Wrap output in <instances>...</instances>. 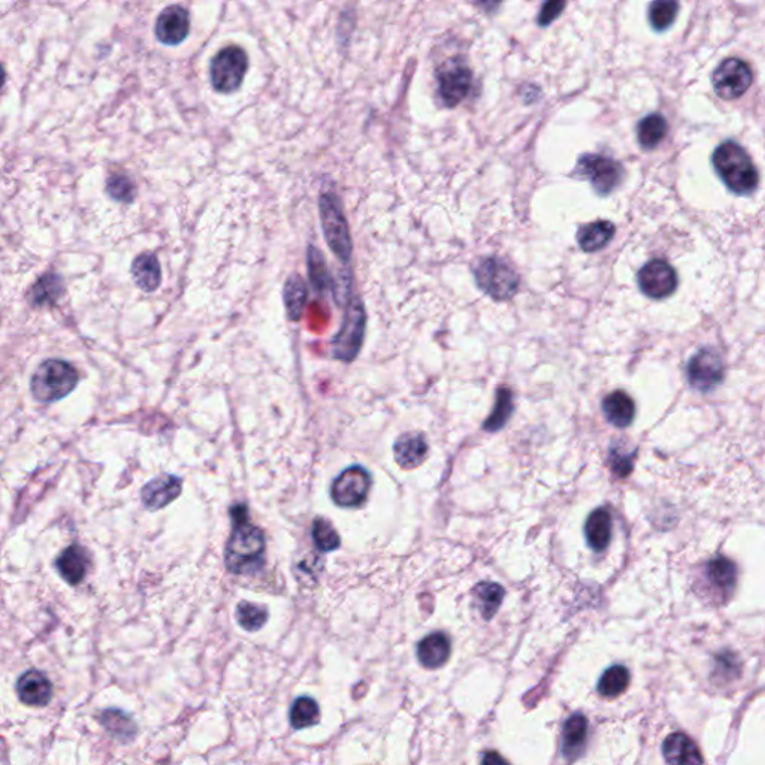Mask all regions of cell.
Masks as SVG:
<instances>
[{"instance_id": "38", "label": "cell", "mask_w": 765, "mask_h": 765, "mask_svg": "<svg viewBox=\"0 0 765 765\" xmlns=\"http://www.w3.org/2000/svg\"><path fill=\"white\" fill-rule=\"evenodd\" d=\"M107 193L117 203H131L137 197V186L127 175L113 174L107 179Z\"/></svg>"}, {"instance_id": "5", "label": "cell", "mask_w": 765, "mask_h": 765, "mask_svg": "<svg viewBox=\"0 0 765 765\" xmlns=\"http://www.w3.org/2000/svg\"><path fill=\"white\" fill-rule=\"evenodd\" d=\"M319 211L322 230L329 249L341 262H350L353 253L352 235L339 195L334 192L322 193Z\"/></svg>"}, {"instance_id": "42", "label": "cell", "mask_w": 765, "mask_h": 765, "mask_svg": "<svg viewBox=\"0 0 765 765\" xmlns=\"http://www.w3.org/2000/svg\"><path fill=\"white\" fill-rule=\"evenodd\" d=\"M482 765H510L507 761L504 760L503 756L499 755L498 752H488V753H484L483 760H482Z\"/></svg>"}, {"instance_id": "32", "label": "cell", "mask_w": 765, "mask_h": 765, "mask_svg": "<svg viewBox=\"0 0 765 765\" xmlns=\"http://www.w3.org/2000/svg\"><path fill=\"white\" fill-rule=\"evenodd\" d=\"M100 723L107 728L108 733L123 742H129L137 734V725L133 719L129 714L123 713L122 710H105L100 716Z\"/></svg>"}, {"instance_id": "37", "label": "cell", "mask_w": 765, "mask_h": 765, "mask_svg": "<svg viewBox=\"0 0 765 765\" xmlns=\"http://www.w3.org/2000/svg\"><path fill=\"white\" fill-rule=\"evenodd\" d=\"M311 536H313V541L317 546V549L322 550V552H334L341 545V538H339V532L335 530L332 523L326 519H322V517L315 519V523H313Z\"/></svg>"}, {"instance_id": "19", "label": "cell", "mask_w": 765, "mask_h": 765, "mask_svg": "<svg viewBox=\"0 0 765 765\" xmlns=\"http://www.w3.org/2000/svg\"><path fill=\"white\" fill-rule=\"evenodd\" d=\"M662 755L668 765H703L700 749L683 733L670 734L664 740Z\"/></svg>"}, {"instance_id": "13", "label": "cell", "mask_w": 765, "mask_h": 765, "mask_svg": "<svg viewBox=\"0 0 765 765\" xmlns=\"http://www.w3.org/2000/svg\"><path fill=\"white\" fill-rule=\"evenodd\" d=\"M637 282L644 295L652 299H664L676 291L677 274L670 263L655 259L640 269Z\"/></svg>"}, {"instance_id": "17", "label": "cell", "mask_w": 765, "mask_h": 765, "mask_svg": "<svg viewBox=\"0 0 765 765\" xmlns=\"http://www.w3.org/2000/svg\"><path fill=\"white\" fill-rule=\"evenodd\" d=\"M15 688L21 703L30 707H44L52 701V681L39 670H28L21 674Z\"/></svg>"}, {"instance_id": "36", "label": "cell", "mask_w": 765, "mask_h": 765, "mask_svg": "<svg viewBox=\"0 0 765 765\" xmlns=\"http://www.w3.org/2000/svg\"><path fill=\"white\" fill-rule=\"evenodd\" d=\"M236 620H238L241 628L254 633L267 624L268 610L265 607L253 604V602H243L236 607Z\"/></svg>"}, {"instance_id": "4", "label": "cell", "mask_w": 765, "mask_h": 765, "mask_svg": "<svg viewBox=\"0 0 765 765\" xmlns=\"http://www.w3.org/2000/svg\"><path fill=\"white\" fill-rule=\"evenodd\" d=\"M475 284L484 295L493 301L504 302L512 299L521 287V277L512 265L498 258L484 256L473 265Z\"/></svg>"}, {"instance_id": "12", "label": "cell", "mask_w": 765, "mask_h": 765, "mask_svg": "<svg viewBox=\"0 0 765 765\" xmlns=\"http://www.w3.org/2000/svg\"><path fill=\"white\" fill-rule=\"evenodd\" d=\"M725 368L722 357L713 348H703L690 357L688 379L694 389L710 392L723 380Z\"/></svg>"}, {"instance_id": "39", "label": "cell", "mask_w": 765, "mask_h": 765, "mask_svg": "<svg viewBox=\"0 0 765 765\" xmlns=\"http://www.w3.org/2000/svg\"><path fill=\"white\" fill-rule=\"evenodd\" d=\"M679 12V5L676 2H653L649 8V23L657 32H662L670 28Z\"/></svg>"}, {"instance_id": "40", "label": "cell", "mask_w": 765, "mask_h": 765, "mask_svg": "<svg viewBox=\"0 0 765 765\" xmlns=\"http://www.w3.org/2000/svg\"><path fill=\"white\" fill-rule=\"evenodd\" d=\"M633 459H634V453L626 455V453H622L619 449H615V447L611 449L610 456H609L611 470H613L616 475H619V477H626L633 471V466H634Z\"/></svg>"}, {"instance_id": "33", "label": "cell", "mask_w": 765, "mask_h": 765, "mask_svg": "<svg viewBox=\"0 0 765 765\" xmlns=\"http://www.w3.org/2000/svg\"><path fill=\"white\" fill-rule=\"evenodd\" d=\"M307 262H308V275H310V282L315 291H326V289H334V282L331 280V275H329L324 256L320 253L319 249H315V245H310V247H308Z\"/></svg>"}, {"instance_id": "30", "label": "cell", "mask_w": 765, "mask_h": 765, "mask_svg": "<svg viewBox=\"0 0 765 765\" xmlns=\"http://www.w3.org/2000/svg\"><path fill=\"white\" fill-rule=\"evenodd\" d=\"M63 293V283L56 274H45L35 283L30 291V302L33 306L43 307L54 304Z\"/></svg>"}, {"instance_id": "6", "label": "cell", "mask_w": 765, "mask_h": 765, "mask_svg": "<svg viewBox=\"0 0 765 765\" xmlns=\"http://www.w3.org/2000/svg\"><path fill=\"white\" fill-rule=\"evenodd\" d=\"M437 94L446 108H456L470 98L474 74L462 57H451L437 69Z\"/></svg>"}, {"instance_id": "16", "label": "cell", "mask_w": 765, "mask_h": 765, "mask_svg": "<svg viewBox=\"0 0 765 765\" xmlns=\"http://www.w3.org/2000/svg\"><path fill=\"white\" fill-rule=\"evenodd\" d=\"M705 578L718 600L727 602L737 583V567L731 559L716 556L705 565Z\"/></svg>"}, {"instance_id": "28", "label": "cell", "mask_w": 765, "mask_h": 765, "mask_svg": "<svg viewBox=\"0 0 765 765\" xmlns=\"http://www.w3.org/2000/svg\"><path fill=\"white\" fill-rule=\"evenodd\" d=\"M587 737V719L580 713H574L563 725V755L573 760L580 755Z\"/></svg>"}, {"instance_id": "25", "label": "cell", "mask_w": 765, "mask_h": 765, "mask_svg": "<svg viewBox=\"0 0 765 765\" xmlns=\"http://www.w3.org/2000/svg\"><path fill=\"white\" fill-rule=\"evenodd\" d=\"M418 661L426 668H438L450 657V640L442 633L427 635L418 643Z\"/></svg>"}, {"instance_id": "8", "label": "cell", "mask_w": 765, "mask_h": 765, "mask_svg": "<svg viewBox=\"0 0 765 765\" xmlns=\"http://www.w3.org/2000/svg\"><path fill=\"white\" fill-rule=\"evenodd\" d=\"M367 315L361 299L353 296L344 311L343 323L332 339V356L339 361L352 362L363 343Z\"/></svg>"}, {"instance_id": "26", "label": "cell", "mask_w": 765, "mask_h": 765, "mask_svg": "<svg viewBox=\"0 0 765 765\" xmlns=\"http://www.w3.org/2000/svg\"><path fill=\"white\" fill-rule=\"evenodd\" d=\"M283 299H284V307H286L287 317L291 322H298L301 319L304 308H306L307 299H308V287L304 278L298 274H293L287 278L283 289Z\"/></svg>"}, {"instance_id": "22", "label": "cell", "mask_w": 765, "mask_h": 765, "mask_svg": "<svg viewBox=\"0 0 765 765\" xmlns=\"http://www.w3.org/2000/svg\"><path fill=\"white\" fill-rule=\"evenodd\" d=\"M131 278L141 291L151 293L162 284V268L155 253H141L131 262Z\"/></svg>"}, {"instance_id": "18", "label": "cell", "mask_w": 765, "mask_h": 765, "mask_svg": "<svg viewBox=\"0 0 765 765\" xmlns=\"http://www.w3.org/2000/svg\"><path fill=\"white\" fill-rule=\"evenodd\" d=\"M427 449L425 435L418 432H407L394 442V460L402 470H414L426 459Z\"/></svg>"}, {"instance_id": "27", "label": "cell", "mask_w": 765, "mask_h": 765, "mask_svg": "<svg viewBox=\"0 0 765 765\" xmlns=\"http://www.w3.org/2000/svg\"><path fill=\"white\" fill-rule=\"evenodd\" d=\"M473 596L482 618L490 620L503 604L506 589L498 583L480 582L473 589Z\"/></svg>"}, {"instance_id": "23", "label": "cell", "mask_w": 765, "mask_h": 765, "mask_svg": "<svg viewBox=\"0 0 765 765\" xmlns=\"http://www.w3.org/2000/svg\"><path fill=\"white\" fill-rule=\"evenodd\" d=\"M602 413L613 426H629L635 418L634 401L628 394L616 390L602 401Z\"/></svg>"}, {"instance_id": "15", "label": "cell", "mask_w": 765, "mask_h": 765, "mask_svg": "<svg viewBox=\"0 0 765 765\" xmlns=\"http://www.w3.org/2000/svg\"><path fill=\"white\" fill-rule=\"evenodd\" d=\"M181 488L183 482L177 475H159L142 488V504L148 510H162L179 497Z\"/></svg>"}, {"instance_id": "31", "label": "cell", "mask_w": 765, "mask_h": 765, "mask_svg": "<svg viewBox=\"0 0 765 765\" xmlns=\"http://www.w3.org/2000/svg\"><path fill=\"white\" fill-rule=\"evenodd\" d=\"M513 410H514V404H513L512 390L510 387H499L492 414L483 423L484 431H501L507 425L508 418H512Z\"/></svg>"}, {"instance_id": "41", "label": "cell", "mask_w": 765, "mask_h": 765, "mask_svg": "<svg viewBox=\"0 0 765 765\" xmlns=\"http://www.w3.org/2000/svg\"><path fill=\"white\" fill-rule=\"evenodd\" d=\"M567 6L565 2H558V0H554V2H546L541 5L540 14H538V26L540 28H547L550 24L554 23V20L558 19L559 15L562 14L563 8Z\"/></svg>"}, {"instance_id": "20", "label": "cell", "mask_w": 765, "mask_h": 765, "mask_svg": "<svg viewBox=\"0 0 765 765\" xmlns=\"http://www.w3.org/2000/svg\"><path fill=\"white\" fill-rule=\"evenodd\" d=\"M89 567V556L78 545L69 546L68 549L63 550L56 561L57 571L69 585H80L87 576Z\"/></svg>"}, {"instance_id": "3", "label": "cell", "mask_w": 765, "mask_h": 765, "mask_svg": "<svg viewBox=\"0 0 765 765\" xmlns=\"http://www.w3.org/2000/svg\"><path fill=\"white\" fill-rule=\"evenodd\" d=\"M78 380V371L69 362L48 359L33 372L30 392L39 402H56L71 394Z\"/></svg>"}, {"instance_id": "9", "label": "cell", "mask_w": 765, "mask_h": 765, "mask_svg": "<svg viewBox=\"0 0 765 765\" xmlns=\"http://www.w3.org/2000/svg\"><path fill=\"white\" fill-rule=\"evenodd\" d=\"M574 174L587 179L596 195L607 196L622 183L624 166L607 155H583L578 157Z\"/></svg>"}, {"instance_id": "7", "label": "cell", "mask_w": 765, "mask_h": 765, "mask_svg": "<svg viewBox=\"0 0 765 765\" xmlns=\"http://www.w3.org/2000/svg\"><path fill=\"white\" fill-rule=\"evenodd\" d=\"M249 71V56L241 47L221 48L210 63V80L217 93H235Z\"/></svg>"}, {"instance_id": "11", "label": "cell", "mask_w": 765, "mask_h": 765, "mask_svg": "<svg viewBox=\"0 0 765 765\" xmlns=\"http://www.w3.org/2000/svg\"><path fill=\"white\" fill-rule=\"evenodd\" d=\"M751 66L740 59H727L713 74L714 92L722 99H737L752 85Z\"/></svg>"}, {"instance_id": "1", "label": "cell", "mask_w": 765, "mask_h": 765, "mask_svg": "<svg viewBox=\"0 0 765 765\" xmlns=\"http://www.w3.org/2000/svg\"><path fill=\"white\" fill-rule=\"evenodd\" d=\"M232 534L226 547V569L232 574H251L265 563V537L258 526L249 522L244 506H236L230 512Z\"/></svg>"}, {"instance_id": "2", "label": "cell", "mask_w": 765, "mask_h": 765, "mask_svg": "<svg viewBox=\"0 0 765 765\" xmlns=\"http://www.w3.org/2000/svg\"><path fill=\"white\" fill-rule=\"evenodd\" d=\"M713 166L731 192L751 195L758 187V171L746 151L736 142H723L714 150Z\"/></svg>"}, {"instance_id": "29", "label": "cell", "mask_w": 765, "mask_h": 765, "mask_svg": "<svg viewBox=\"0 0 765 765\" xmlns=\"http://www.w3.org/2000/svg\"><path fill=\"white\" fill-rule=\"evenodd\" d=\"M668 131V124L661 114H650L641 118L637 126V138L644 150H653L661 144Z\"/></svg>"}, {"instance_id": "34", "label": "cell", "mask_w": 765, "mask_h": 765, "mask_svg": "<svg viewBox=\"0 0 765 765\" xmlns=\"http://www.w3.org/2000/svg\"><path fill=\"white\" fill-rule=\"evenodd\" d=\"M320 709L319 705L310 697H299L296 698L295 703L291 705V723L295 729H304V728L313 727L319 722Z\"/></svg>"}, {"instance_id": "10", "label": "cell", "mask_w": 765, "mask_h": 765, "mask_svg": "<svg viewBox=\"0 0 765 765\" xmlns=\"http://www.w3.org/2000/svg\"><path fill=\"white\" fill-rule=\"evenodd\" d=\"M372 479L363 466L355 465L335 479L331 488V497L339 507L355 508L365 503Z\"/></svg>"}, {"instance_id": "14", "label": "cell", "mask_w": 765, "mask_h": 765, "mask_svg": "<svg viewBox=\"0 0 765 765\" xmlns=\"http://www.w3.org/2000/svg\"><path fill=\"white\" fill-rule=\"evenodd\" d=\"M188 33H190V14L184 6H168L155 20V38L163 45L177 47L187 39Z\"/></svg>"}, {"instance_id": "24", "label": "cell", "mask_w": 765, "mask_h": 765, "mask_svg": "<svg viewBox=\"0 0 765 765\" xmlns=\"http://www.w3.org/2000/svg\"><path fill=\"white\" fill-rule=\"evenodd\" d=\"M616 227L611 221L596 220L578 230V244L585 253H596L604 249L615 236Z\"/></svg>"}, {"instance_id": "35", "label": "cell", "mask_w": 765, "mask_h": 765, "mask_svg": "<svg viewBox=\"0 0 765 765\" xmlns=\"http://www.w3.org/2000/svg\"><path fill=\"white\" fill-rule=\"evenodd\" d=\"M629 685V672L624 665H613L602 673V679L598 681V692L602 697H618L624 694Z\"/></svg>"}, {"instance_id": "21", "label": "cell", "mask_w": 765, "mask_h": 765, "mask_svg": "<svg viewBox=\"0 0 765 765\" xmlns=\"http://www.w3.org/2000/svg\"><path fill=\"white\" fill-rule=\"evenodd\" d=\"M611 530H613V519L607 508H596L587 516L585 523V537L587 546L594 552H602L610 545Z\"/></svg>"}]
</instances>
